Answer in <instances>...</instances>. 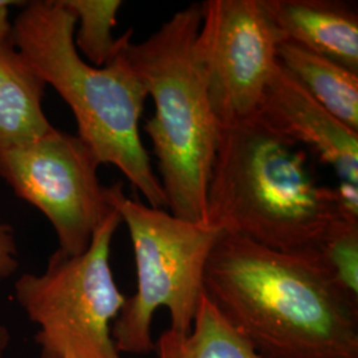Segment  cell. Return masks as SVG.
I'll use <instances>...</instances> for the list:
<instances>
[{
	"label": "cell",
	"mask_w": 358,
	"mask_h": 358,
	"mask_svg": "<svg viewBox=\"0 0 358 358\" xmlns=\"http://www.w3.org/2000/svg\"><path fill=\"white\" fill-rule=\"evenodd\" d=\"M205 294L263 358H358V308L309 256L223 232Z\"/></svg>",
	"instance_id": "cell-1"
},
{
	"label": "cell",
	"mask_w": 358,
	"mask_h": 358,
	"mask_svg": "<svg viewBox=\"0 0 358 358\" xmlns=\"http://www.w3.org/2000/svg\"><path fill=\"white\" fill-rule=\"evenodd\" d=\"M338 217L334 187L319 183L307 149L257 115L220 128L205 223L276 251L308 256Z\"/></svg>",
	"instance_id": "cell-2"
},
{
	"label": "cell",
	"mask_w": 358,
	"mask_h": 358,
	"mask_svg": "<svg viewBox=\"0 0 358 358\" xmlns=\"http://www.w3.org/2000/svg\"><path fill=\"white\" fill-rule=\"evenodd\" d=\"M76 24L63 0L29 1L11 23V38L35 73L71 108L77 136L99 162L121 170L150 207L166 210L165 192L140 134L149 94L124 52L129 31L99 68L77 51Z\"/></svg>",
	"instance_id": "cell-3"
},
{
	"label": "cell",
	"mask_w": 358,
	"mask_h": 358,
	"mask_svg": "<svg viewBox=\"0 0 358 358\" xmlns=\"http://www.w3.org/2000/svg\"><path fill=\"white\" fill-rule=\"evenodd\" d=\"M201 20V4L192 3L141 43H131L129 29L124 44L129 64L155 105L143 129L153 143L167 208L190 222H203L220 133L195 55Z\"/></svg>",
	"instance_id": "cell-4"
},
{
	"label": "cell",
	"mask_w": 358,
	"mask_h": 358,
	"mask_svg": "<svg viewBox=\"0 0 358 358\" xmlns=\"http://www.w3.org/2000/svg\"><path fill=\"white\" fill-rule=\"evenodd\" d=\"M106 199L128 226L137 269V291L125 300L112 337L121 355H148L155 346L158 308L169 310V329L192 331L205 294L206 264L223 231L129 198L121 182L106 186Z\"/></svg>",
	"instance_id": "cell-5"
},
{
	"label": "cell",
	"mask_w": 358,
	"mask_h": 358,
	"mask_svg": "<svg viewBox=\"0 0 358 358\" xmlns=\"http://www.w3.org/2000/svg\"><path fill=\"white\" fill-rule=\"evenodd\" d=\"M122 223L115 208L78 255L55 251L41 275L24 273L15 297L38 325L40 358H122L112 328L125 304L110 267L115 232Z\"/></svg>",
	"instance_id": "cell-6"
},
{
	"label": "cell",
	"mask_w": 358,
	"mask_h": 358,
	"mask_svg": "<svg viewBox=\"0 0 358 358\" xmlns=\"http://www.w3.org/2000/svg\"><path fill=\"white\" fill-rule=\"evenodd\" d=\"M100 162L77 134L52 128L20 145L0 148V177L51 222L59 250L84 252L113 210L99 178Z\"/></svg>",
	"instance_id": "cell-7"
},
{
	"label": "cell",
	"mask_w": 358,
	"mask_h": 358,
	"mask_svg": "<svg viewBox=\"0 0 358 358\" xmlns=\"http://www.w3.org/2000/svg\"><path fill=\"white\" fill-rule=\"evenodd\" d=\"M195 55L222 127L259 110L284 41L264 0H206Z\"/></svg>",
	"instance_id": "cell-8"
},
{
	"label": "cell",
	"mask_w": 358,
	"mask_h": 358,
	"mask_svg": "<svg viewBox=\"0 0 358 358\" xmlns=\"http://www.w3.org/2000/svg\"><path fill=\"white\" fill-rule=\"evenodd\" d=\"M256 115L271 128L322 164L340 182L358 185V133L321 106L280 63L276 66Z\"/></svg>",
	"instance_id": "cell-9"
},
{
	"label": "cell",
	"mask_w": 358,
	"mask_h": 358,
	"mask_svg": "<svg viewBox=\"0 0 358 358\" xmlns=\"http://www.w3.org/2000/svg\"><path fill=\"white\" fill-rule=\"evenodd\" d=\"M284 41L358 73L357 3L344 0H264Z\"/></svg>",
	"instance_id": "cell-10"
},
{
	"label": "cell",
	"mask_w": 358,
	"mask_h": 358,
	"mask_svg": "<svg viewBox=\"0 0 358 358\" xmlns=\"http://www.w3.org/2000/svg\"><path fill=\"white\" fill-rule=\"evenodd\" d=\"M10 1L0 7V148L32 141L53 127L43 109L45 83L11 38Z\"/></svg>",
	"instance_id": "cell-11"
},
{
	"label": "cell",
	"mask_w": 358,
	"mask_h": 358,
	"mask_svg": "<svg viewBox=\"0 0 358 358\" xmlns=\"http://www.w3.org/2000/svg\"><path fill=\"white\" fill-rule=\"evenodd\" d=\"M278 60L321 106L358 133V73L289 41L280 43Z\"/></svg>",
	"instance_id": "cell-12"
},
{
	"label": "cell",
	"mask_w": 358,
	"mask_h": 358,
	"mask_svg": "<svg viewBox=\"0 0 358 358\" xmlns=\"http://www.w3.org/2000/svg\"><path fill=\"white\" fill-rule=\"evenodd\" d=\"M157 358H263L203 294L192 331L166 329L155 340Z\"/></svg>",
	"instance_id": "cell-13"
},
{
	"label": "cell",
	"mask_w": 358,
	"mask_h": 358,
	"mask_svg": "<svg viewBox=\"0 0 358 358\" xmlns=\"http://www.w3.org/2000/svg\"><path fill=\"white\" fill-rule=\"evenodd\" d=\"M308 256L346 300L358 308V219L336 217Z\"/></svg>",
	"instance_id": "cell-14"
},
{
	"label": "cell",
	"mask_w": 358,
	"mask_h": 358,
	"mask_svg": "<svg viewBox=\"0 0 358 358\" xmlns=\"http://www.w3.org/2000/svg\"><path fill=\"white\" fill-rule=\"evenodd\" d=\"M65 7L75 15L78 29L75 31L77 51L93 66H103L113 56L117 40L113 28L117 26L120 0H63Z\"/></svg>",
	"instance_id": "cell-15"
},
{
	"label": "cell",
	"mask_w": 358,
	"mask_h": 358,
	"mask_svg": "<svg viewBox=\"0 0 358 358\" xmlns=\"http://www.w3.org/2000/svg\"><path fill=\"white\" fill-rule=\"evenodd\" d=\"M17 266V248L13 229L0 222V278L11 276Z\"/></svg>",
	"instance_id": "cell-16"
},
{
	"label": "cell",
	"mask_w": 358,
	"mask_h": 358,
	"mask_svg": "<svg viewBox=\"0 0 358 358\" xmlns=\"http://www.w3.org/2000/svg\"><path fill=\"white\" fill-rule=\"evenodd\" d=\"M10 340H11V336L8 329L0 324V358H4L6 350L10 345Z\"/></svg>",
	"instance_id": "cell-17"
},
{
	"label": "cell",
	"mask_w": 358,
	"mask_h": 358,
	"mask_svg": "<svg viewBox=\"0 0 358 358\" xmlns=\"http://www.w3.org/2000/svg\"><path fill=\"white\" fill-rule=\"evenodd\" d=\"M8 1H10V0H0V7H1V6H4V4H7Z\"/></svg>",
	"instance_id": "cell-18"
}]
</instances>
